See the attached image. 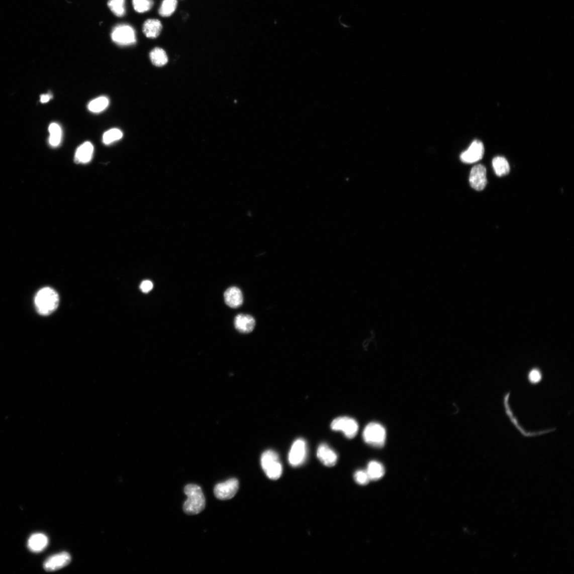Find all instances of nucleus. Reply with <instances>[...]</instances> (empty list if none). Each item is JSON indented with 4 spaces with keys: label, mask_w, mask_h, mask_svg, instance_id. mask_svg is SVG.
Masks as SVG:
<instances>
[{
    "label": "nucleus",
    "mask_w": 574,
    "mask_h": 574,
    "mask_svg": "<svg viewBox=\"0 0 574 574\" xmlns=\"http://www.w3.org/2000/svg\"><path fill=\"white\" fill-rule=\"evenodd\" d=\"M177 5V0H163L159 11L160 15L163 17L171 16L176 10Z\"/></svg>",
    "instance_id": "4be33fe9"
},
{
    "label": "nucleus",
    "mask_w": 574,
    "mask_h": 574,
    "mask_svg": "<svg viewBox=\"0 0 574 574\" xmlns=\"http://www.w3.org/2000/svg\"><path fill=\"white\" fill-rule=\"evenodd\" d=\"M109 105V100L106 97L98 98L90 102L88 105V110L93 113H100L105 110Z\"/></svg>",
    "instance_id": "412c9836"
},
{
    "label": "nucleus",
    "mask_w": 574,
    "mask_h": 574,
    "mask_svg": "<svg viewBox=\"0 0 574 574\" xmlns=\"http://www.w3.org/2000/svg\"><path fill=\"white\" fill-rule=\"evenodd\" d=\"M485 154V147L482 142L475 140L469 147L467 150L460 155V160L462 162L470 164L483 159Z\"/></svg>",
    "instance_id": "1a4fd4ad"
},
{
    "label": "nucleus",
    "mask_w": 574,
    "mask_h": 574,
    "mask_svg": "<svg viewBox=\"0 0 574 574\" xmlns=\"http://www.w3.org/2000/svg\"><path fill=\"white\" fill-rule=\"evenodd\" d=\"M140 288L144 293H148L153 289V284L150 280H145L142 282Z\"/></svg>",
    "instance_id": "c85d7f7f"
},
{
    "label": "nucleus",
    "mask_w": 574,
    "mask_h": 574,
    "mask_svg": "<svg viewBox=\"0 0 574 574\" xmlns=\"http://www.w3.org/2000/svg\"><path fill=\"white\" fill-rule=\"evenodd\" d=\"M71 560L70 555L67 552L54 554L45 561L44 568L48 571L57 570L68 565Z\"/></svg>",
    "instance_id": "9b49d317"
},
{
    "label": "nucleus",
    "mask_w": 574,
    "mask_h": 574,
    "mask_svg": "<svg viewBox=\"0 0 574 574\" xmlns=\"http://www.w3.org/2000/svg\"><path fill=\"white\" fill-rule=\"evenodd\" d=\"M185 495L187 497L183 509L187 515H197L202 512L206 506V499L201 488L196 485H188L184 489Z\"/></svg>",
    "instance_id": "f03ea898"
},
{
    "label": "nucleus",
    "mask_w": 574,
    "mask_h": 574,
    "mask_svg": "<svg viewBox=\"0 0 574 574\" xmlns=\"http://www.w3.org/2000/svg\"><path fill=\"white\" fill-rule=\"evenodd\" d=\"M153 0H133V5L135 11L138 13H144L151 10L153 6Z\"/></svg>",
    "instance_id": "a878e982"
},
{
    "label": "nucleus",
    "mask_w": 574,
    "mask_h": 574,
    "mask_svg": "<svg viewBox=\"0 0 574 574\" xmlns=\"http://www.w3.org/2000/svg\"><path fill=\"white\" fill-rule=\"evenodd\" d=\"M224 298L226 304L231 308H238L243 303V293L236 286L228 289L224 294Z\"/></svg>",
    "instance_id": "4468645a"
},
{
    "label": "nucleus",
    "mask_w": 574,
    "mask_h": 574,
    "mask_svg": "<svg viewBox=\"0 0 574 574\" xmlns=\"http://www.w3.org/2000/svg\"><path fill=\"white\" fill-rule=\"evenodd\" d=\"M333 431H341L348 439L355 438L358 431V424L354 419L341 416L333 420L331 424Z\"/></svg>",
    "instance_id": "423d86ee"
},
{
    "label": "nucleus",
    "mask_w": 574,
    "mask_h": 574,
    "mask_svg": "<svg viewBox=\"0 0 574 574\" xmlns=\"http://www.w3.org/2000/svg\"><path fill=\"white\" fill-rule=\"evenodd\" d=\"M234 323L236 329L243 333H251L255 327L254 318L248 314L238 315L235 318Z\"/></svg>",
    "instance_id": "ddd939ff"
},
{
    "label": "nucleus",
    "mask_w": 574,
    "mask_h": 574,
    "mask_svg": "<svg viewBox=\"0 0 574 574\" xmlns=\"http://www.w3.org/2000/svg\"><path fill=\"white\" fill-rule=\"evenodd\" d=\"M469 183L471 187L477 191L485 188L487 184V170L484 165H476L471 169Z\"/></svg>",
    "instance_id": "9d476101"
},
{
    "label": "nucleus",
    "mask_w": 574,
    "mask_h": 574,
    "mask_svg": "<svg viewBox=\"0 0 574 574\" xmlns=\"http://www.w3.org/2000/svg\"><path fill=\"white\" fill-rule=\"evenodd\" d=\"M50 133L49 142L53 147L58 146L61 141L62 131L60 126L55 123L51 124L49 128Z\"/></svg>",
    "instance_id": "5701e85b"
},
{
    "label": "nucleus",
    "mask_w": 574,
    "mask_h": 574,
    "mask_svg": "<svg viewBox=\"0 0 574 574\" xmlns=\"http://www.w3.org/2000/svg\"><path fill=\"white\" fill-rule=\"evenodd\" d=\"M370 480L377 481L385 475V469L382 464L377 461H370L366 470Z\"/></svg>",
    "instance_id": "a211bd4d"
},
{
    "label": "nucleus",
    "mask_w": 574,
    "mask_h": 574,
    "mask_svg": "<svg viewBox=\"0 0 574 574\" xmlns=\"http://www.w3.org/2000/svg\"><path fill=\"white\" fill-rule=\"evenodd\" d=\"M51 96L48 94L42 95L41 97V101L42 103H46L50 100Z\"/></svg>",
    "instance_id": "c756f323"
},
{
    "label": "nucleus",
    "mask_w": 574,
    "mask_h": 574,
    "mask_svg": "<svg viewBox=\"0 0 574 574\" xmlns=\"http://www.w3.org/2000/svg\"><path fill=\"white\" fill-rule=\"evenodd\" d=\"M354 478L357 484L362 486L367 485L370 481L367 471L364 470L356 471L354 474Z\"/></svg>",
    "instance_id": "cd10ccee"
},
{
    "label": "nucleus",
    "mask_w": 574,
    "mask_h": 574,
    "mask_svg": "<svg viewBox=\"0 0 574 574\" xmlns=\"http://www.w3.org/2000/svg\"><path fill=\"white\" fill-rule=\"evenodd\" d=\"M123 136V134L119 129H111L104 134L103 142L105 144L108 145L120 140Z\"/></svg>",
    "instance_id": "393cba45"
},
{
    "label": "nucleus",
    "mask_w": 574,
    "mask_h": 574,
    "mask_svg": "<svg viewBox=\"0 0 574 574\" xmlns=\"http://www.w3.org/2000/svg\"><path fill=\"white\" fill-rule=\"evenodd\" d=\"M150 57L152 63L156 67H162L168 61L167 54L160 48L154 49L150 52Z\"/></svg>",
    "instance_id": "aec40b11"
},
{
    "label": "nucleus",
    "mask_w": 574,
    "mask_h": 574,
    "mask_svg": "<svg viewBox=\"0 0 574 574\" xmlns=\"http://www.w3.org/2000/svg\"><path fill=\"white\" fill-rule=\"evenodd\" d=\"M162 25L158 20L150 19L146 21L143 26V32L148 38L155 39L160 34Z\"/></svg>",
    "instance_id": "dca6fc26"
},
{
    "label": "nucleus",
    "mask_w": 574,
    "mask_h": 574,
    "mask_svg": "<svg viewBox=\"0 0 574 574\" xmlns=\"http://www.w3.org/2000/svg\"><path fill=\"white\" fill-rule=\"evenodd\" d=\"M542 377L541 371L537 368L532 369L527 375L529 382L533 385L539 384L542 380Z\"/></svg>",
    "instance_id": "bb28decb"
},
{
    "label": "nucleus",
    "mask_w": 574,
    "mask_h": 574,
    "mask_svg": "<svg viewBox=\"0 0 574 574\" xmlns=\"http://www.w3.org/2000/svg\"><path fill=\"white\" fill-rule=\"evenodd\" d=\"M108 6L117 17H122L126 14L125 0H109Z\"/></svg>",
    "instance_id": "b1692460"
},
{
    "label": "nucleus",
    "mask_w": 574,
    "mask_h": 574,
    "mask_svg": "<svg viewBox=\"0 0 574 574\" xmlns=\"http://www.w3.org/2000/svg\"><path fill=\"white\" fill-rule=\"evenodd\" d=\"M364 441L373 447H382L386 439V431L382 425L377 423L367 425L363 433Z\"/></svg>",
    "instance_id": "20e7f679"
},
{
    "label": "nucleus",
    "mask_w": 574,
    "mask_h": 574,
    "mask_svg": "<svg viewBox=\"0 0 574 574\" xmlns=\"http://www.w3.org/2000/svg\"><path fill=\"white\" fill-rule=\"evenodd\" d=\"M239 489V482L236 479H231L226 482L217 485L214 489L216 497L221 501L233 498Z\"/></svg>",
    "instance_id": "6e6552de"
},
{
    "label": "nucleus",
    "mask_w": 574,
    "mask_h": 574,
    "mask_svg": "<svg viewBox=\"0 0 574 574\" xmlns=\"http://www.w3.org/2000/svg\"><path fill=\"white\" fill-rule=\"evenodd\" d=\"M261 464L266 475L270 479L276 480L281 477L282 466L278 454L274 450H267L263 453Z\"/></svg>",
    "instance_id": "7ed1b4c3"
},
{
    "label": "nucleus",
    "mask_w": 574,
    "mask_h": 574,
    "mask_svg": "<svg viewBox=\"0 0 574 574\" xmlns=\"http://www.w3.org/2000/svg\"><path fill=\"white\" fill-rule=\"evenodd\" d=\"M49 542L48 537L42 533H35L31 535L28 541V548L33 552L39 553L47 547Z\"/></svg>",
    "instance_id": "2eb2a0df"
},
{
    "label": "nucleus",
    "mask_w": 574,
    "mask_h": 574,
    "mask_svg": "<svg viewBox=\"0 0 574 574\" xmlns=\"http://www.w3.org/2000/svg\"><path fill=\"white\" fill-rule=\"evenodd\" d=\"M493 165L495 171L499 177L504 176L510 172V166L504 157H495L493 161Z\"/></svg>",
    "instance_id": "6ab92c4d"
},
{
    "label": "nucleus",
    "mask_w": 574,
    "mask_h": 574,
    "mask_svg": "<svg viewBox=\"0 0 574 574\" xmlns=\"http://www.w3.org/2000/svg\"><path fill=\"white\" fill-rule=\"evenodd\" d=\"M307 444L302 438L296 440L292 444L289 452V461L294 467L302 465L307 456Z\"/></svg>",
    "instance_id": "0eeeda50"
},
{
    "label": "nucleus",
    "mask_w": 574,
    "mask_h": 574,
    "mask_svg": "<svg viewBox=\"0 0 574 574\" xmlns=\"http://www.w3.org/2000/svg\"><path fill=\"white\" fill-rule=\"evenodd\" d=\"M94 147L91 143L86 142L81 145L75 154V161L77 163H86L90 161L93 154Z\"/></svg>",
    "instance_id": "f3484780"
},
{
    "label": "nucleus",
    "mask_w": 574,
    "mask_h": 574,
    "mask_svg": "<svg viewBox=\"0 0 574 574\" xmlns=\"http://www.w3.org/2000/svg\"><path fill=\"white\" fill-rule=\"evenodd\" d=\"M111 36L113 41L120 46L132 45L136 42L135 30L127 24L117 25L111 32Z\"/></svg>",
    "instance_id": "39448f33"
},
{
    "label": "nucleus",
    "mask_w": 574,
    "mask_h": 574,
    "mask_svg": "<svg viewBox=\"0 0 574 574\" xmlns=\"http://www.w3.org/2000/svg\"><path fill=\"white\" fill-rule=\"evenodd\" d=\"M34 302L36 309L40 314L49 316L58 308L59 296L50 287H44L37 293Z\"/></svg>",
    "instance_id": "f257e3e1"
},
{
    "label": "nucleus",
    "mask_w": 574,
    "mask_h": 574,
    "mask_svg": "<svg viewBox=\"0 0 574 574\" xmlns=\"http://www.w3.org/2000/svg\"><path fill=\"white\" fill-rule=\"evenodd\" d=\"M317 455L322 463L327 467L334 466L338 460L336 452L326 443H321L318 448Z\"/></svg>",
    "instance_id": "f8f14e48"
}]
</instances>
